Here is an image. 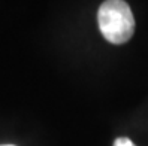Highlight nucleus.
Instances as JSON below:
<instances>
[{"instance_id":"obj_1","label":"nucleus","mask_w":148,"mask_h":146,"mask_svg":"<svg viewBox=\"0 0 148 146\" xmlns=\"http://www.w3.org/2000/svg\"><path fill=\"white\" fill-rule=\"evenodd\" d=\"M99 27L108 42L121 45L133 36L135 18L124 0H105L97 12Z\"/></svg>"},{"instance_id":"obj_2","label":"nucleus","mask_w":148,"mask_h":146,"mask_svg":"<svg viewBox=\"0 0 148 146\" xmlns=\"http://www.w3.org/2000/svg\"><path fill=\"white\" fill-rule=\"evenodd\" d=\"M114 146H135V145L130 139H127V137H118L114 142Z\"/></svg>"},{"instance_id":"obj_3","label":"nucleus","mask_w":148,"mask_h":146,"mask_svg":"<svg viewBox=\"0 0 148 146\" xmlns=\"http://www.w3.org/2000/svg\"><path fill=\"white\" fill-rule=\"evenodd\" d=\"M2 146H14V145H2Z\"/></svg>"}]
</instances>
